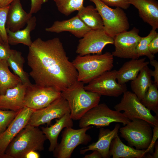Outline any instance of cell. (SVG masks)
<instances>
[{"mask_svg": "<svg viewBox=\"0 0 158 158\" xmlns=\"http://www.w3.org/2000/svg\"><path fill=\"white\" fill-rule=\"evenodd\" d=\"M28 47L29 75L35 84L61 92L77 80V71L59 38L44 40L38 38Z\"/></svg>", "mask_w": 158, "mask_h": 158, "instance_id": "6da1fadb", "label": "cell"}, {"mask_svg": "<svg viewBox=\"0 0 158 158\" xmlns=\"http://www.w3.org/2000/svg\"><path fill=\"white\" fill-rule=\"evenodd\" d=\"M47 140L38 127L27 124L10 142L4 158H24L25 154L30 151H43Z\"/></svg>", "mask_w": 158, "mask_h": 158, "instance_id": "7a4b0ae2", "label": "cell"}, {"mask_svg": "<svg viewBox=\"0 0 158 158\" xmlns=\"http://www.w3.org/2000/svg\"><path fill=\"white\" fill-rule=\"evenodd\" d=\"M84 86L83 83L77 80L61 92V96L68 103L73 120H79L100 100V95L86 90Z\"/></svg>", "mask_w": 158, "mask_h": 158, "instance_id": "3957f363", "label": "cell"}, {"mask_svg": "<svg viewBox=\"0 0 158 158\" xmlns=\"http://www.w3.org/2000/svg\"><path fill=\"white\" fill-rule=\"evenodd\" d=\"M113 56L106 52L103 54L78 55L72 62L78 73L77 81L87 84L114 66Z\"/></svg>", "mask_w": 158, "mask_h": 158, "instance_id": "277c9868", "label": "cell"}, {"mask_svg": "<svg viewBox=\"0 0 158 158\" xmlns=\"http://www.w3.org/2000/svg\"><path fill=\"white\" fill-rule=\"evenodd\" d=\"M95 4L102 18L103 29L110 37L114 38L118 34L128 31L130 27L126 15L123 9L112 8L100 0H90Z\"/></svg>", "mask_w": 158, "mask_h": 158, "instance_id": "5b68a950", "label": "cell"}, {"mask_svg": "<svg viewBox=\"0 0 158 158\" xmlns=\"http://www.w3.org/2000/svg\"><path fill=\"white\" fill-rule=\"evenodd\" d=\"M79 120L80 128L91 125L105 127L113 122L122 123L124 126L130 121L123 113L111 109L104 103L99 104L90 109Z\"/></svg>", "mask_w": 158, "mask_h": 158, "instance_id": "8992f818", "label": "cell"}, {"mask_svg": "<svg viewBox=\"0 0 158 158\" xmlns=\"http://www.w3.org/2000/svg\"><path fill=\"white\" fill-rule=\"evenodd\" d=\"M152 126L146 121L140 119L130 121L119 129L120 136L127 141L128 145L139 150L149 147L153 135Z\"/></svg>", "mask_w": 158, "mask_h": 158, "instance_id": "52a82bcc", "label": "cell"}, {"mask_svg": "<svg viewBox=\"0 0 158 158\" xmlns=\"http://www.w3.org/2000/svg\"><path fill=\"white\" fill-rule=\"evenodd\" d=\"M114 108L118 112L123 111V113L130 121L140 119L146 121L152 127L158 125V115L153 116L133 92H125L120 102Z\"/></svg>", "mask_w": 158, "mask_h": 158, "instance_id": "ba28073f", "label": "cell"}, {"mask_svg": "<svg viewBox=\"0 0 158 158\" xmlns=\"http://www.w3.org/2000/svg\"><path fill=\"white\" fill-rule=\"evenodd\" d=\"M66 128L62 132L61 142L53 151L54 157L57 158H70L74 150L80 145H87L92 140L91 136L86 133L92 126L74 129Z\"/></svg>", "mask_w": 158, "mask_h": 158, "instance_id": "9c48e42d", "label": "cell"}, {"mask_svg": "<svg viewBox=\"0 0 158 158\" xmlns=\"http://www.w3.org/2000/svg\"><path fill=\"white\" fill-rule=\"evenodd\" d=\"M117 70L107 71L84 86L87 91L102 95L118 97L127 90L126 84H121L116 81Z\"/></svg>", "mask_w": 158, "mask_h": 158, "instance_id": "30bf717a", "label": "cell"}, {"mask_svg": "<svg viewBox=\"0 0 158 158\" xmlns=\"http://www.w3.org/2000/svg\"><path fill=\"white\" fill-rule=\"evenodd\" d=\"M61 96V92L52 87L36 84L28 85L24 99V105L35 110L44 108Z\"/></svg>", "mask_w": 158, "mask_h": 158, "instance_id": "8fae6325", "label": "cell"}, {"mask_svg": "<svg viewBox=\"0 0 158 158\" xmlns=\"http://www.w3.org/2000/svg\"><path fill=\"white\" fill-rule=\"evenodd\" d=\"M67 113H70L68 103L61 96L48 106L35 110L27 124L35 127L48 125L52 120L59 118Z\"/></svg>", "mask_w": 158, "mask_h": 158, "instance_id": "7c38bea8", "label": "cell"}, {"mask_svg": "<svg viewBox=\"0 0 158 158\" xmlns=\"http://www.w3.org/2000/svg\"><path fill=\"white\" fill-rule=\"evenodd\" d=\"M114 39L103 29L91 30L79 41L76 52L80 56L101 54L107 44H114Z\"/></svg>", "mask_w": 158, "mask_h": 158, "instance_id": "4fadbf2b", "label": "cell"}, {"mask_svg": "<svg viewBox=\"0 0 158 158\" xmlns=\"http://www.w3.org/2000/svg\"><path fill=\"white\" fill-rule=\"evenodd\" d=\"M138 29L134 27L130 31L122 32L114 38V50L111 53L113 56L127 59H138L136 53L138 43L141 37Z\"/></svg>", "mask_w": 158, "mask_h": 158, "instance_id": "5bb4252c", "label": "cell"}, {"mask_svg": "<svg viewBox=\"0 0 158 158\" xmlns=\"http://www.w3.org/2000/svg\"><path fill=\"white\" fill-rule=\"evenodd\" d=\"M35 110L24 107L18 112L5 130L0 134V158H4L10 143L19 133L27 125Z\"/></svg>", "mask_w": 158, "mask_h": 158, "instance_id": "9a60e30c", "label": "cell"}, {"mask_svg": "<svg viewBox=\"0 0 158 158\" xmlns=\"http://www.w3.org/2000/svg\"><path fill=\"white\" fill-rule=\"evenodd\" d=\"M28 85L21 82L0 95V109L18 111L24 107V99Z\"/></svg>", "mask_w": 158, "mask_h": 158, "instance_id": "2e32d148", "label": "cell"}, {"mask_svg": "<svg viewBox=\"0 0 158 158\" xmlns=\"http://www.w3.org/2000/svg\"><path fill=\"white\" fill-rule=\"evenodd\" d=\"M120 126L119 124L117 123L111 130L101 127L97 141L81 148L80 151V154H84L88 151L97 150L101 154L102 158L110 157L109 154L110 145L113 139L118 135Z\"/></svg>", "mask_w": 158, "mask_h": 158, "instance_id": "e0dca14e", "label": "cell"}, {"mask_svg": "<svg viewBox=\"0 0 158 158\" xmlns=\"http://www.w3.org/2000/svg\"><path fill=\"white\" fill-rule=\"evenodd\" d=\"M45 30L47 32L56 33L68 32L77 37L82 38L92 30L76 15L69 19L56 21L51 26L46 28Z\"/></svg>", "mask_w": 158, "mask_h": 158, "instance_id": "ac0fdd59", "label": "cell"}, {"mask_svg": "<svg viewBox=\"0 0 158 158\" xmlns=\"http://www.w3.org/2000/svg\"><path fill=\"white\" fill-rule=\"evenodd\" d=\"M32 17V14L24 10L20 0H15L10 5L6 28L13 32L21 30Z\"/></svg>", "mask_w": 158, "mask_h": 158, "instance_id": "d6986e66", "label": "cell"}, {"mask_svg": "<svg viewBox=\"0 0 158 158\" xmlns=\"http://www.w3.org/2000/svg\"><path fill=\"white\" fill-rule=\"evenodd\" d=\"M136 8L142 20L150 25L152 29L158 28V3L155 0H129Z\"/></svg>", "mask_w": 158, "mask_h": 158, "instance_id": "ffe728a7", "label": "cell"}, {"mask_svg": "<svg viewBox=\"0 0 158 158\" xmlns=\"http://www.w3.org/2000/svg\"><path fill=\"white\" fill-rule=\"evenodd\" d=\"M73 120L70 114L67 113L59 119H56L55 123L50 127H41V130L50 142L49 151L53 152L58 145V139L62 130L66 128L72 127Z\"/></svg>", "mask_w": 158, "mask_h": 158, "instance_id": "44dd1931", "label": "cell"}, {"mask_svg": "<svg viewBox=\"0 0 158 158\" xmlns=\"http://www.w3.org/2000/svg\"><path fill=\"white\" fill-rule=\"evenodd\" d=\"M150 62L146 61V58L132 59L124 63L117 71L116 80L118 83L123 84L134 80L140 70L148 65Z\"/></svg>", "mask_w": 158, "mask_h": 158, "instance_id": "7402d4cb", "label": "cell"}, {"mask_svg": "<svg viewBox=\"0 0 158 158\" xmlns=\"http://www.w3.org/2000/svg\"><path fill=\"white\" fill-rule=\"evenodd\" d=\"M147 154L145 150H137L124 144L118 135L112 140L109 150L113 158H141L146 157Z\"/></svg>", "mask_w": 158, "mask_h": 158, "instance_id": "603a6c76", "label": "cell"}, {"mask_svg": "<svg viewBox=\"0 0 158 158\" xmlns=\"http://www.w3.org/2000/svg\"><path fill=\"white\" fill-rule=\"evenodd\" d=\"M36 22V17L33 16L29 20L26 27L23 29L13 32L6 28L9 44L16 45L21 44L29 47L32 42L31 40L30 33L35 29Z\"/></svg>", "mask_w": 158, "mask_h": 158, "instance_id": "cb8c5ba5", "label": "cell"}, {"mask_svg": "<svg viewBox=\"0 0 158 158\" xmlns=\"http://www.w3.org/2000/svg\"><path fill=\"white\" fill-rule=\"evenodd\" d=\"M151 70L148 65L144 67L136 77L131 81V89L140 101L143 97L150 86L153 83Z\"/></svg>", "mask_w": 158, "mask_h": 158, "instance_id": "d4e9b609", "label": "cell"}, {"mask_svg": "<svg viewBox=\"0 0 158 158\" xmlns=\"http://www.w3.org/2000/svg\"><path fill=\"white\" fill-rule=\"evenodd\" d=\"M77 15L92 30L103 29L101 17L96 8L92 5L83 6L78 11Z\"/></svg>", "mask_w": 158, "mask_h": 158, "instance_id": "484cf974", "label": "cell"}, {"mask_svg": "<svg viewBox=\"0 0 158 158\" xmlns=\"http://www.w3.org/2000/svg\"><path fill=\"white\" fill-rule=\"evenodd\" d=\"M7 61L8 66L14 73L20 78L22 83L28 85L31 84L28 73L23 69L25 60L21 52L11 49Z\"/></svg>", "mask_w": 158, "mask_h": 158, "instance_id": "4316f807", "label": "cell"}, {"mask_svg": "<svg viewBox=\"0 0 158 158\" xmlns=\"http://www.w3.org/2000/svg\"><path fill=\"white\" fill-rule=\"evenodd\" d=\"M8 67L7 60H0V95L22 82L18 77L10 71Z\"/></svg>", "mask_w": 158, "mask_h": 158, "instance_id": "83f0119b", "label": "cell"}, {"mask_svg": "<svg viewBox=\"0 0 158 158\" xmlns=\"http://www.w3.org/2000/svg\"><path fill=\"white\" fill-rule=\"evenodd\" d=\"M158 87L154 83H152L140 101L147 109L158 116Z\"/></svg>", "mask_w": 158, "mask_h": 158, "instance_id": "f1b7e54d", "label": "cell"}, {"mask_svg": "<svg viewBox=\"0 0 158 158\" xmlns=\"http://www.w3.org/2000/svg\"><path fill=\"white\" fill-rule=\"evenodd\" d=\"M84 0H54L58 11L66 16H68L83 6Z\"/></svg>", "mask_w": 158, "mask_h": 158, "instance_id": "f546056e", "label": "cell"}, {"mask_svg": "<svg viewBox=\"0 0 158 158\" xmlns=\"http://www.w3.org/2000/svg\"><path fill=\"white\" fill-rule=\"evenodd\" d=\"M157 33L156 30L152 29L147 36L141 37L136 49V53L139 57L145 56L148 58L150 61L154 59L155 56L149 51L148 46L151 41Z\"/></svg>", "mask_w": 158, "mask_h": 158, "instance_id": "4dcf8cb0", "label": "cell"}, {"mask_svg": "<svg viewBox=\"0 0 158 158\" xmlns=\"http://www.w3.org/2000/svg\"><path fill=\"white\" fill-rule=\"evenodd\" d=\"M19 111L0 109V134L5 130Z\"/></svg>", "mask_w": 158, "mask_h": 158, "instance_id": "1f68e13d", "label": "cell"}, {"mask_svg": "<svg viewBox=\"0 0 158 158\" xmlns=\"http://www.w3.org/2000/svg\"><path fill=\"white\" fill-rule=\"evenodd\" d=\"M10 5L0 7V35L4 43L9 45L6 31V24Z\"/></svg>", "mask_w": 158, "mask_h": 158, "instance_id": "d6a6232c", "label": "cell"}, {"mask_svg": "<svg viewBox=\"0 0 158 158\" xmlns=\"http://www.w3.org/2000/svg\"><path fill=\"white\" fill-rule=\"evenodd\" d=\"M109 6L118 7L123 9H128L130 5L129 0H100Z\"/></svg>", "mask_w": 158, "mask_h": 158, "instance_id": "836d02e7", "label": "cell"}, {"mask_svg": "<svg viewBox=\"0 0 158 158\" xmlns=\"http://www.w3.org/2000/svg\"><path fill=\"white\" fill-rule=\"evenodd\" d=\"M31 7L29 13L32 14L39 11L42 5L47 2L48 0H30Z\"/></svg>", "mask_w": 158, "mask_h": 158, "instance_id": "e575fe53", "label": "cell"}, {"mask_svg": "<svg viewBox=\"0 0 158 158\" xmlns=\"http://www.w3.org/2000/svg\"><path fill=\"white\" fill-rule=\"evenodd\" d=\"M153 135L151 142L148 147L145 149L146 153H152L155 144L158 138V125L153 127Z\"/></svg>", "mask_w": 158, "mask_h": 158, "instance_id": "d590c367", "label": "cell"}, {"mask_svg": "<svg viewBox=\"0 0 158 158\" xmlns=\"http://www.w3.org/2000/svg\"><path fill=\"white\" fill-rule=\"evenodd\" d=\"M11 50L9 45L0 43V60H7Z\"/></svg>", "mask_w": 158, "mask_h": 158, "instance_id": "8d00e7d4", "label": "cell"}, {"mask_svg": "<svg viewBox=\"0 0 158 158\" xmlns=\"http://www.w3.org/2000/svg\"><path fill=\"white\" fill-rule=\"evenodd\" d=\"M150 63L154 67V71L151 70V75L154 78V83L158 86V62L154 59L150 61Z\"/></svg>", "mask_w": 158, "mask_h": 158, "instance_id": "74e56055", "label": "cell"}, {"mask_svg": "<svg viewBox=\"0 0 158 158\" xmlns=\"http://www.w3.org/2000/svg\"><path fill=\"white\" fill-rule=\"evenodd\" d=\"M148 49L153 54H157L158 52V33H157L150 42Z\"/></svg>", "mask_w": 158, "mask_h": 158, "instance_id": "f35d334b", "label": "cell"}, {"mask_svg": "<svg viewBox=\"0 0 158 158\" xmlns=\"http://www.w3.org/2000/svg\"><path fill=\"white\" fill-rule=\"evenodd\" d=\"M40 155L37 151L31 150L27 152L24 158H39Z\"/></svg>", "mask_w": 158, "mask_h": 158, "instance_id": "ab89813d", "label": "cell"}, {"mask_svg": "<svg viewBox=\"0 0 158 158\" xmlns=\"http://www.w3.org/2000/svg\"><path fill=\"white\" fill-rule=\"evenodd\" d=\"M91 154L85 155L84 158H102L101 154L97 151L93 150Z\"/></svg>", "mask_w": 158, "mask_h": 158, "instance_id": "60d3db41", "label": "cell"}, {"mask_svg": "<svg viewBox=\"0 0 158 158\" xmlns=\"http://www.w3.org/2000/svg\"><path fill=\"white\" fill-rule=\"evenodd\" d=\"M15 0H0V7L10 5Z\"/></svg>", "mask_w": 158, "mask_h": 158, "instance_id": "b9f144b4", "label": "cell"}, {"mask_svg": "<svg viewBox=\"0 0 158 158\" xmlns=\"http://www.w3.org/2000/svg\"><path fill=\"white\" fill-rule=\"evenodd\" d=\"M154 151L152 153V158H158V141L155 142L154 146Z\"/></svg>", "mask_w": 158, "mask_h": 158, "instance_id": "7bdbcfd3", "label": "cell"}, {"mask_svg": "<svg viewBox=\"0 0 158 158\" xmlns=\"http://www.w3.org/2000/svg\"><path fill=\"white\" fill-rule=\"evenodd\" d=\"M0 43L5 44L4 43V42L2 40L0 35Z\"/></svg>", "mask_w": 158, "mask_h": 158, "instance_id": "ee69618b", "label": "cell"}]
</instances>
